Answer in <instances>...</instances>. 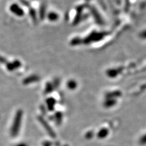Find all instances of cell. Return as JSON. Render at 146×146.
I'll list each match as a JSON object with an SVG mask.
<instances>
[{
  "label": "cell",
  "instance_id": "6da1fadb",
  "mask_svg": "<svg viewBox=\"0 0 146 146\" xmlns=\"http://www.w3.org/2000/svg\"><path fill=\"white\" fill-rule=\"evenodd\" d=\"M22 117H23V112L21 110H18L13 119V123L11 129V135L13 138L16 137L21 129V125L22 123Z\"/></svg>",
  "mask_w": 146,
  "mask_h": 146
},
{
  "label": "cell",
  "instance_id": "7a4b0ae2",
  "mask_svg": "<svg viewBox=\"0 0 146 146\" xmlns=\"http://www.w3.org/2000/svg\"><path fill=\"white\" fill-rule=\"evenodd\" d=\"M38 121L40 122V124H42V126L44 127V129H45V130L46 131L48 134L52 138H56V134L54 132V130L51 128V127L50 126V125L49 124V123L42 116L38 117Z\"/></svg>",
  "mask_w": 146,
  "mask_h": 146
},
{
  "label": "cell",
  "instance_id": "3957f363",
  "mask_svg": "<svg viewBox=\"0 0 146 146\" xmlns=\"http://www.w3.org/2000/svg\"><path fill=\"white\" fill-rule=\"evenodd\" d=\"M55 119H56V123L57 125H60L63 121L62 114L60 112H57L55 114Z\"/></svg>",
  "mask_w": 146,
  "mask_h": 146
},
{
  "label": "cell",
  "instance_id": "277c9868",
  "mask_svg": "<svg viewBox=\"0 0 146 146\" xmlns=\"http://www.w3.org/2000/svg\"><path fill=\"white\" fill-rule=\"evenodd\" d=\"M54 102L53 101V100H49L48 102V109L50 111H52L54 109Z\"/></svg>",
  "mask_w": 146,
  "mask_h": 146
},
{
  "label": "cell",
  "instance_id": "5b68a950",
  "mask_svg": "<svg viewBox=\"0 0 146 146\" xmlns=\"http://www.w3.org/2000/svg\"><path fill=\"white\" fill-rule=\"evenodd\" d=\"M93 136V132H91V131H88L87 133H86V135H85V138H86V139H90V138H92Z\"/></svg>",
  "mask_w": 146,
  "mask_h": 146
},
{
  "label": "cell",
  "instance_id": "8992f818",
  "mask_svg": "<svg viewBox=\"0 0 146 146\" xmlns=\"http://www.w3.org/2000/svg\"><path fill=\"white\" fill-rule=\"evenodd\" d=\"M106 131L102 130L101 131H100V132L99 133V136L100 138H102V137H104L105 135H106Z\"/></svg>",
  "mask_w": 146,
  "mask_h": 146
},
{
  "label": "cell",
  "instance_id": "52a82bcc",
  "mask_svg": "<svg viewBox=\"0 0 146 146\" xmlns=\"http://www.w3.org/2000/svg\"><path fill=\"white\" fill-rule=\"evenodd\" d=\"M43 146H52V143L48 141H46L43 143Z\"/></svg>",
  "mask_w": 146,
  "mask_h": 146
},
{
  "label": "cell",
  "instance_id": "ba28073f",
  "mask_svg": "<svg viewBox=\"0 0 146 146\" xmlns=\"http://www.w3.org/2000/svg\"><path fill=\"white\" fill-rule=\"evenodd\" d=\"M16 146H28L27 145L26 143H19L16 145Z\"/></svg>",
  "mask_w": 146,
  "mask_h": 146
}]
</instances>
